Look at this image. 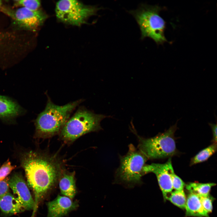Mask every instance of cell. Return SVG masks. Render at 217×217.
I'll return each mask as SVG.
<instances>
[{
    "label": "cell",
    "mask_w": 217,
    "mask_h": 217,
    "mask_svg": "<svg viewBox=\"0 0 217 217\" xmlns=\"http://www.w3.org/2000/svg\"><path fill=\"white\" fill-rule=\"evenodd\" d=\"M21 164L28 184L34 193L36 206L58 180L62 172V165L55 156L32 151L22 155Z\"/></svg>",
    "instance_id": "cell-1"
},
{
    "label": "cell",
    "mask_w": 217,
    "mask_h": 217,
    "mask_svg": "<svg viewBox=\"0 0 217 217\" xmlns=\"http://www.w3.org/2000/svg\"><path fill=\"white\" fill-rule=\"evenodd\" d=\"M82 101L79 100L58 105L48 99L45 109L38 115L35 121L36 136L46 138L60 132L72 112Z\"/></svg>",
    "instance_id": "cell-2"
},
{
    "label": "cell",
    "mask_w": 217,
    "mask_h": 217,
    "mask_svg": "<svg viewBox=\"0 0 217 217\" xmlns=\"http://www.w3.org/2000/svg\"><path fill=\"white\" fill-rule=\"evenodd\" d=\"M111 117L96 114L84 108H79L62 128L61 137L66 142H72L86 134L101 130V121Z\"/></svg>",
    "instance_id": "cell-3"
},
{
    "label": "cell",
    "mask_w": 217,
    "mask_h": 217,
    "mask_svg": "<svg viewBox=\"0 0 217 217\" xmlns=\"http://www.w3.org/2000/svg\"><path fill=\"white\" fill-rule=\"evenodd\" d=\"M161 10L157 5L142 4L137 9L129 11L139 25L141 39L149 37L157 44L167 41L164 35L165 22L159 14Z\"/></svg>",
    "instance_id": "cell-4"
},
{
    "label": "cell",
    "mask_w": 217,
    "mask_h": 217,
    "mask_svg": "<svg viewBox=\"0 0 217 217\" xmlns=\"http://www.w3.org/2000/svg\"><path fill=\"white\" fill-rule=\"evenodd\" d=\"M177 128L176 123L154 137L145 138L138 136V149L148 159L164 158L175 155L177 150L174 134Z\"/></svg>",
    "instance_id": "cell-5"
},
{
    "label": "cell",
    "mask_w": 217,
    "mask_h": 217,
    "mask_svg": "<svg viewBox=\"0 0 217 217\" xmlns=\"http://www.w3.org/2000/svg\"><path fill=\"white\" fill-rule=\"evenodd\" d=\"M127 153L120 157V165L115 173L116 178L121 182L129 184L140 183L143 175V167L148 159L132 144Z\"/></svg>",
    "instance_id": "cell-6"
},
{
    "label": "cell",
    "mask_w": 217,
    "mask_h": 217,
    "mask_svg": "<svg viewBox=\"0 0 217 217\" xmlns=\"http://www.w3.org/2000/svg\"><path fill=\"white\" fill-rule=\"evenodd\" d=\"M99 9L77 0H62L56 3L55 11L57 17L60 21L80 26L85 23L89 17L96 14Z\"/></svg>",
    "instance_id": "cell-7"
},
{
    "label": "cell",
    "mask_w": 217,
    "mask_h": 217,
    "mask_svg": "<svg viewBox=\"0 0 217 217\" xmlns=\"http://www.w3.org/2000/svg\"><path fill=\"white\" fill-rule=\"evenodd\" d=\"M3 11L11 17L19 26L29 30L37 28L46 17L45 14L39 10L32 11L23 7L11 11L4 8Z\"/></svg>",
    "instance_id": "cell-8"
},
{
    "label": "cell",
    "mask_w": 217,
    "mask_h": 217,
    "mask_svg": "<svg viewBox=\"0 0 217 217\" xmlns=\"http://www.w3.org/2000/svg\"><path fill=\"white\" fill-rule=\"evenodd\" d=\"M172 166L170 158L164 164L153 163L145 165L143 169V175L149 173H153L156 175L159 187L165 200L173 189L170 169Z\"/></svg>",
    "instance_id": "cell-9"
},
{
    "label": "cell",
    "mask_w": 217,
    "mask_h": 217,
    "mask_svg": "<svg viewBox=\"0 0 217 217\" xmlns=\"http://www.w3.org/2000/svg\"><path fill=\"white\" fill-rule=\"evenodd\" d=\"M8 183L24 209H33L35 206V202L22 175L18 173L14 174L8 180Z\"/></svg>",
    "instance_id": "cell-10"
},
{
    "label": "cell",
    "mask_w": 217,
    "mask_h": 217,
    "mask_svg": "<svg viewBox=\"0 0 217 217\" xmlns=\"http://www.w3.org/2000/svg\"><path fill=\"white\" fill-rule=\"evenodd\" d=\"M46 205L47 217H63L79 206L77 201H73L67 197L60 195L53 200L47 202Z\"/></svg>",
    "instance_id": "cell-11"
},
{
    "label": "cell",
    "mask_w": 217,
    "mask_h": 217,
    "mask_svg": "<svg viewBox=\"0 0 217 217\" xmlns=\"http://www.w3.org/2000/svg\"><path fill=\"white\" fill-rule=\"evenodd\" d=\"M75 175L74 171L62 172L58 180L61 193L71 199L77 193Z\"/></svg>",
    "instance_id": "cell-12"
},
{
    "label": "cell",
    "mask_w": 217,
    "mask_h": 217,
    "mask_svg": "<svg viewBox=\"0 0 217 217\" xmlns=\"http://www.w3.org/2000/svg\"><path fill=\"white\" fill-rule=\"evenodd\" d=\"M186 216L208 217L209 213L203 208L199 196L190 193L187 198L185 209Z\"/></svg>",
    "instance_id": "cell-13"
},
{
    "label": "cell",
    "mask_w": 217,
    "mask_h": 217,
    "mask_svg": "<svg viewBox=\"0 0 217 217\" xmlns=\"http://www.w3.org/2000/svg\"><path fill=\"white\" fill-rule=\"evenodd\" d=\"M0 209L7 214H14L25 209L19 200L8 192L0 197Z\"/></svg>",
    "instance_id": "cell-14"
},
{
    "label": "cell",
    "mask_w": 217,
    "mask_h": 217,
    "mask_svg": "<svg viewBox=\"0 0 217 217\" xmlns=\"http://www.w3.org/2000/svg\"><path fill=\"white\" fill-rule=\"evenodd\" d=\"M20 107L8 97L0 95V118L8 119L21 113Z\"/></svg>",
    "instance_id": "cell-15"
},
{
    "label": "cell",
    "mask_w": 217,
    "mask_h": 217,
    "mask_svg": "<svg viewBox=\"0 0 217 217\" xmlns=\"http://www.w3.org/2000/svg\"><path fill=\"white\" fill-rule=\"evenodd\" d=\"M216 185L213 183H203L192 182L189 183L185 186L186 189L190 193L203 196L209 194L212 187Z\"/></svg>",
    "instance_id": "cell-16"
},
{
    "label": "cell",
    "mask_w": 217,
    "mask_h": 217,
    "mask_svg": "<svg viewBox=\"0 0 217 217\" xmlns=\"http://www.w3.org/2000/svg\"><path fill=\"white\" fill-rule=\"evenodd\" d=\"M216 143H213L200 151L193 157L190 161V165L206 161L216 152Z\"/></svg>",
    "instance_id": "cell-17"
},
{
    "label": "cell",
    "mask_w": 217,
    "mask_h": 217,
    "mask_svg": "<svg viewBox=\"0 0 217 217\" xmlns=\"http://www.w3.org/2000/svg\"><path fill=\"white\" fill-rule=\"evenodd\" d=\"M166 200L182 209H185L187 198L184 190L172 191L168 195Z\"/></svg>",
    "instance_id": "cell-18"
},
{
    "label": "cell",
    "mask_w": 217,
    "mask_h": 217,
    "mask_svg": "<svg viewBox=\"0 0 217 217\" xmlns=\"http://www.w3.org/2000/svg\"><path fill=\"white\" fill-rule=\"evenodd\" d=\"M14 5L32 11L38 10L41 5L40 2L37 0H18L14 1Z\"/></svg>",
    "instance_id": "cell-19"
},
{
    "label": "cell",
    "mask_w": 217,
    "mask_h": 217,
    "mask_svg": "<svg viewBox=\"0 0 217 217\" xmlns=\"http://www.w3.org/2000/svg\"><path fill=\"white\" fill-rule=\"evenodd\" d=\"M173 189L175 190H184L186 185L184 182L175 173L172 166L170 169Z\"/></svg>",
    "instance_id": "cell-20"
},
{
    "label": "cell",
    "mask_w": 217,
    "mask_h": 217,
    "mask_svg": "<svg viewBox=\"0 0 217 217\" xmlns=\"http://www.w3.org/2000/svg\"><path fill=\"white\" fill-rule=\"evenodd\" d=\"M199 196L204 209L208 213L212 212L213 209L212 203L215 199L214 197L210 194L206 196Z\"/></svg>",
    "instance_id": "cell-21"
},
{
    "label": "cell",
    "mask_w": 217,
    "mask_h": 217,
    "mask_svg": "<svg viewBox=\"0 0 217 217\" xmlns=\"http://www.w3.org/2000/svg\"><path fill=\"white\" fill-rule=\"evenodd\" d=\"M15 168V166L11 165L9 159L7 160L0 168V181L5 178Z\"/></svg>",
    "instance_id": "cell-22"
},
{
    "label": "cell",
    "mask_w": 217,
    "mask_h": 217,
    "mask_svg": "<svg viewBox=\"0 0 217 217\" xmlns=\"http://www.w3.org/2000/svg\"><path fill=\"white\" fill-rule=\"evenodd\" d=\"M8 178H6L0 181V197L8 192Z\"/></svg>",
    "instance_id": "cell-23"
},
{
    "label": "cell",
    "mask_w": 217,
    "mask_h": 217,
    "mask_svg": "<svg viewBox=\"0 0 217 217\" xmlns=\"http://www.w3.org/2000/svg\"><path fill=\"white\" fill-rule=\"evenodd\" d=\"M209 125L210 126L213 134V143H216L217 142V124L209 123Z\"/></svg>",
    "instance_id": "cell-24"
},
{
    "label": "cell",
    "mask_w": 217,
    "mask_h": 217,
    "mask_svg": "<svg viewBox=\"0 0 217 217\" xmlns=\"http://www.w3.org/2000/svg\"><path fill=\"white\" fill-rule=\"evenodd\" d=\"M2 1L1 0H0V8L1 7L2 5Z\"/></svg>",
    "instance_id": "cell-25"
}]
</instances>
